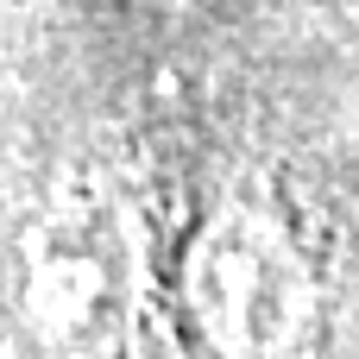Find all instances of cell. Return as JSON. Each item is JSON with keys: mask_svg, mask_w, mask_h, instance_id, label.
Segmentation results:
<instances>
[{"mask_svg": "<svg viewBox=\"0 0 359 359\" xmlns=\"http://www.w3.org/2000/svg\"><path fill=\"white\" fill-rule=\"evenodd\" d=\"M177 303L202 353L297 359L322 322V278L290 215L259 189H227L189 233Z\"/></svg>", "mask_w": 359, "mask_h": 359, "instance_id": "cell-1", "label": "cell"}, {"mask_svg": "<svg viewBox=\"0 0 359 359\" xmlns=\"http://www.w3.org/2000/svg\"><path fill=\"white\" fill-rule=\"evenodd\" d=\"M114 240L95 215L57 208L19 233L6 271V341L19 359H88L114 328Z\"/></svg>", "mask_w": 359, "mask_h": 359, "instance_id": "cell-2", "label": "cell"}]
</instances>
